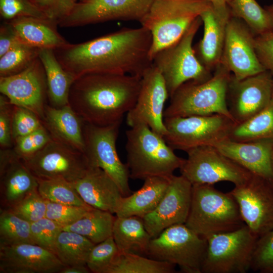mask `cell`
<instances>
[{"label":"cell","mask_w":273,"mask_h":273,"mask_svg":"<svg viewBox=\"0 0 273 273\" xmlns=\"http://www.w3.org/2000/svg\"><path fill=\"white\" fill-rule=\"evenodd\" d=\"M37 179V191L45 200L62 204L92 207L82 200L72 183L62 178Z\"/></svg>","instance_id":"8d00e7d4"},{"label":"cell","mask_w":273,"mask_h":273,"mask_svg":"<svg viewBox=\"0 0 273 273\" xmlns=\"http://www.w3.org/2000/svg\"><path fill=\"white\" fill-rule=\"evenodd\" d=\"M272 99H273V84H272V98H271Z\"/></svg>","instance_id":"6f0895ef"},{"label":"cell","mask_w":273,"mask_h":273,"mask_svg":"<svg viewBox=\"0 0 273 273\" xmlns=\"http://www.w3.org/2000/svg\"><path fill=\"white\" fill-rule=\"evenodd\" d=\"M90 270L87 265H74L65 266L59 273H88Z\"/></svg>","instance_id":"f5cc1de1"},{"label":"cell","mask_w":273,"mask_h":273,"mask_svg":"<svg viewBox=\"0 0 273 273\" xmlns=\"http://www.w3.org/2000/svg\"><path fill=\"white\" fill-rule=\"evenodd\" d=\"M23 160L37 178H62L71 183L83 177L91 167L83 153L53 140Z\"/></svg>","instance_id":"4fadbf2b"},{"label":"cell","mask_w":273,"mask_h":273,"mask_svg":"<svg viewBox=\"0 0 273 273\" xmlns=\"http://www.w3.org/2000/svg\"><path fill=\"white\" fill-rule=\"evenodd\" d=\"M201 23L200 17L197 18L177 41L159 51L152 59L165 81L170 98L185 82L205 81L212 75L198 60L193 47Z\"/></svg>","instance_id":"52a82bcc"},{"label":"cell","mask_w":273,"mask_h":273,"mask_svg":"<svg viewBox=\"0 0 273 273\" xmlns=\"http://www.w3.org/2000/svg\"><path fill=\"white\" fill-rule=\"evenodd\" d=\"M200 17L204 26L203 35L194 48L198 60L211 71L220 64L230 18L221 17L212 7L204 11Z\"/></svg>","instance_id":"4316f807"},{"label":"cell","mask_w":273,"mask_h":273,"mask_svg":"<svg viewBox=\"0 0 273 273\" xmlns=\"http://www.w3.org/2000/svg\"><path fill=\"white\" fill-rule=\"evenodd\" d=\"M245 224L258 238L273 229V185L252 173L230 192Z\"/></svg>","instance_id":"5bb4252c"},{"label":"cell","mask_w":273,"mask_h":273,"mask_svg":"<svg viewBox=\"0 0 273 273\" xmlns=\"http://www.w3.org/2000/svg\"><path fill=\"white\" fill-rule=\"evenodd\" d=\"M268 13L269 16L271 19L272 26V31H273V5L270 6H267L264 7Z\"/></svg>","instance_id":"db71d44e"},{"label":"cell","mask_w":273,"mask_h":273,"mask_svg":"<svg viewBox=\"0 0 273 273\" xmlns=\"http://www.w3.org/2000/svg\"><path fill=\"white\" fill-rule=\"evenodd\" d=\"M49 18L59 21L67 16L79 0H31Z\"/></svg>","instance_id":"7dc6e473"},{"label":"cell","mask_w":273,"mask_h":273,"mask_svg":"<svg viewBox=\"0 0 273 273\" xmlns=\"http://www.w3.org/2000/svg\"><path fill=\"white\" fill-rule=\"evenodd\" d=\"M41 121L53 140L84 153V121L69 104L61 107L46 104Z\"/></svg>","instance_id":"d4e9b609"},{"label":"cell","mask_w":273,"mask_h":273,"mask_svg":"<svg viewBox=\"0 0 273 273\" xmlns=\"http://www.w3.org/2000/svg\"><path fill=\"white\" fill-rule=\"evenodd\" d=\"M63 230L60 225L45 217L31 223V231L35 244L54 253L55 243Z\"/></svg>","instance_id":"ee69618b"},{"label":"cell","mask_w":273,"mask_h":273,"mask_svg":"<svg viewBox=\"0 0 273 273\" xmlns=\"http://www.w3.org/2000/svg\"><path fill=\"white\" fill-rule=\"evenodd\" d=\"M207 240L185 223L172 225L152 238L146 254L150 258L174 265L185 273H201Z\"/></svg>","instance_id":"9c48e42d"},{"label":"cell","mask_w":273,"mask_h":273,"mask_svg":"<svg viewBox=\"0 0 273 273\" xmlns=\"http://www.w3.org/2000/svg\"><path fill=\"white\" fill-rule=\"evenodd\" d=\"M214 11L221 17L229 19L230 13L228 7L230 0H209Z\"/></svg>","instance_id":"816d5d0a"},{"label":"cell","mask_w":273,"mask_h":273,"mask_svg":"<svg viewBox=\"0 0 273 273\" xmlns=\"http://www.w3.org/2000/svg\"><path fill=\"white\" fill-rule=\"evenodd\" d=\"M112 237L121 252H132V250H136L146 253L152 239L143 218L136 216H116Z\"/></svg>","instance_id":"f546056e"},{"label":"cell","mask_w":273,"mask_h":273,"mask_svg":"<svg viewBox=\"0 0 273 273\" xmlns=\"http://www.w3.org/2000/svg\"><path fill=\"white\" fill-rule=\"evenodd\" d=\"M272 166H273V149L272 151Z\"/></svg>","instance_id":"11a10c76"},{"label":"cell","mask_w":273,"mask_h":273,"mask_svg":"<svg viewBox=\"0 0 273 273\" xmlns=\"http://www.w3.org/2000/svg\"><path fill=\"white\" fill-rule=\"evenodd\" d=\"M38 57L44 69L51 105L61 107L68 105L70 90L76 78L62 67L54 50L40 49Z\"/></svg>","instance_id":"f1b7e54d"},{"label":"cell","mask_w":273,"mask_h":273,"mask_svg":"<svg viewBox=\"0 0 273 273\" xmlns=\"http://www.w3.org/2000/svg\"><path fill=\"white\" fill-rule=\"evenodd\" d=\"M254 45L260 62L273 76V31L256 35Z\"/></svg>","instance_id":"681fc988"},{"label":"cell","mask_w":273,"mask_h":273,"mask_svg":"<svg viewBox=\"0 0 273 273\" xmlns=\"http://www.w3.org/2000/svg\"><path fill=\"white\" fill-rule=\"evenodd\" d=\"M22 43L12 27L7 21L0 26V57L7 52Z\"/></svg>","instance_id":"f907efd6"},{"label":"cell","mask_w":273,"mask_h":273,"mask_svg":"<svg viewBox=\"0 0 273 273\" xmlns=\"http://www.w3.org/2000/svg\"><path fill=\"white\" fill-rule=\"evenodd\" d=\"M170 178L151 177L145 179L141 189L122 197L116 216H136L143 218L158 205L166 192Z\"/></svg>","instance_id":"83f0119b"},{"label":"cell","mask_w":273,"mask_h":273,"mask_svg":"<svg viewBox=\"0 0 273 273\" xmlns=\"http://www.w3.org/2000/svg\"><path fill=\"white\" fill-rule=\"evenodd\" d=\"M272 84L273 76L267 71L239 80L232 74L228 92L229 109L237 124L252 118L268 106Z\"/></svg>","instance_id":"ffe728a7"},{"label":"cell","mask_w":273,"mask_h":273,"mask_svg":"<svg viewBox=\"0 0 273 273\" xmlns=\"http://www.w3.org/2000/svg\"><path fill=\"white\" fill-rule=\"evenodd\" d=\"M211 7L209 0H154L139 22L152 35L151 60L159 51L177 41Z\"/></svg>","instance_id":"8992f818"},{"label":"cell","mask_w":273,"mask_h":273,"mask_svg":"<svg viewBox=\"0 0 273 273\" xmlns=\"http://www.w3.org/2000/svg\"><path fill=\"white\" fill-rule=\"evenodd\" d=\"M119 252L112 236L95 245L89 254L86 265L93 272L106 273Z\"/></svg>","instance_id":"f35d334b"},{"label":"cell","mask_w":273,"mask_h":273,"mask_svg":"<svg viewBox=\"0 0 273 273\" xmlns=\"http://www.w3.org/2000/svg\"><path fill=\"white\" fill-rule=\"evenodd\" d=\"M187 153L188 157L179 169L192 185L229 181L236 186L244 183L252 174L215 146L200 147Z\"/></svg>","instance_id":"8fae6325"},{"label":"cell","mask_w":273,"mask_h":273,"mask_svg":"<svg viewBox=\"0 0 273 273\" xmlns=\"http://www.w3.org/2000/svg\"><path fill=\"white\" fill-rule=\"evenodd\" d=\"M14 105L4 95L0 96L1 149L11 148L13 145L12 121Z\"/></svg>","instance_id":"c3c4849f"},{"label":"cell","mask_w":273,"mask_h":273,"mask_svg":"<svg viewBox=\"0 0 273 273\" xmlns=\"http://www.w3.org/2000/svg\"><path fill=\"white\" fill-rule=\"evenodd\" d=\"M87 1H88V0H79V2H85Z\"/></svg>","instance_id":"9f6ffc18"},{"label":"cell","mask_w":273,"mask_h":273,"mask_svg":"<svg viewBox=\"0 0 273 273\" xmlns=\"http://www.w3.org/2000/svg\"><path fill=\"white\" fill-rule=\"evenodd\" d=\"M126 165L130 178H170L185 159L177 156L163 136L142 124L126 131Z\"/></svg>","instance_id":"3957f363"},{"label":"cell","mask_w":273,"mask_h":273,"mask_svg":"<svg viewBox=\"0 0 273 273\" xmlns=\"http://www.w3.org/2000/svg\"><path fill=\"white\" fill-rule=\"evenodd\" d=\"M215 147L251 173L273 185L272 139L237 142L227 139Z\"/></svg>","instance_id":"603a6c76"},{"label":"cell","mask_w":273,"mask_h":273,"mask_svg":"<svg viewBox=\"0 0 273 273\" xmlns=\"http://www.w3.org/2000/svg\"><path fill=\"white\" fill-rule=\"evenodd\" d=\"M255 36L243 21L231 16L226 25L220 64L237 80L266 71L257 57Z\"/></svg>","instance_id":"e0dca14e"},{"label":"cell","mask_w":273,"mask_h":273,"mask_svg":"<svg viewBox=\"0 0 273 273\" xmlns=\"http://www.w3.org/2000/svg\"><path fill=\"white\" fill-rule=\"evenodd\" d=\"M231 16L243 21L256 36L272 31L269 15L256 0H230Z\"/></svg>","instance_id":"e575fe53"},{"label":"cell","mask_w":273,"mask_h":273,"mask_svg":"<svg viewBox=\"0 0 273 273\" xmlns=\"http://www.w3.org/2000/svg\"><path fill=\"white\" fill-rule=\"evenodd\" d=\"M167 129L163 138L174 150L185 151L200 147L215 146L229 138L237 123L218 114L164 118Z\"/></svg>","instance_id":"ba28073f"},{"label":"cell","mask_w":273,"mask_h":273,"mask_svg":"<svg viewBox=\"0 0 273 273\" xmlns=\"http://www.w3.org/2000/svg\"><path fill=\"white\" fill-rule=\"evenodd\" d=\"M64 266L54 253L34 244L0 246L1 273H59Z\"/></svg>","instance_id":"44dd1931"},{"label":"cell","mask_w":273,"mask_h":273,"mask_svg":"<svg viewBox=\"0 0 273 273\" xmlns=\"http://www.w3.org/2000/svg\"><path fill=\"white\" fill-rule=\"evenodd\" d=\"M0 16L5 21L23 17L48 18L31 0H0Z\"/></svg>","instance_id":"f6af8a7d"},{"label":"cell","mask_w":273,"mask_h":273,"mask_svg":"<svg viewBox=\"0 0 273 273\" xmlns=\"http://www.w3.org/2000/svg\"><path fill=\"white\" fill-rule=\"evenodd\" d=\"M231 76V73L220 64L208 80L185 82L170 97L164 118L218 114L235 121L227 103Z\"/></svg>","instance_id":"5b68a950"},{"label":"cell","mask_w":273,"mask_h":273,"mask_svg":"<svg viewBox=\"0 0 273 273\" xmlns=\"http://www.w3.org/2000/svg\"><path fill=\"white\" fill-rule=\"evenodd\" d=\"M169 97L165 81L153 64L142 77L141 89L133 107L126 114L130 127L144 124L162 136L167 133L164 105Z\"/></svg>","instance_id":"2e32d148"},{"label":"cell","mask_w":273,"mask_h":273,"mask_svg":"<svg viewBox=\"0 0 273 273\" xmlns=\"http://www.w3.org/2000/svg\"><path fill=\"white\" fill-rule=\"evenodd\" d=\"M72 184L88 205L112 214H115L124 197L115 181L98 167H90L83 177Z\"/></svg>","instance_id":"cb8c5ba5"},{"label":"cell","mask_w":273,"mask_h":273,"mask_svg":"<svg viewBox=\"0 0 273 273\" xmlns=\"http://www.w3.org/2000/svg\"><path fill=\"white\" fill-rule=\"evenodd\" d=\"M121 123L100 126L84 122V154L91 167L105 171L117 184L123 196L132 193L129 185V171L121 161L116 141Z\"/></svg>","instance_id":"7c38bea8"},{"label":"cell","mask_w":273,"mask_h":273,"mask_svg":"<svg viewBox=\"0 0 273 273\" xmlns=\"http://www.w3.org/2000/svg\"><path fill=\"white\" fill-rule=\"evenodd\" d=\"M175 266L133 252H119L106 273H173Z\"/></svg>","instance_id":"836d02e7"},{"label":"cell","mask_w":273,"mask_h":273,"mask_svg":"<svg viewBox=\"0 0 273 273\" xmlns=\"http://www.w3.org/2000/svg\"><path fill=\"white\" fill-rule=\"evenodd\" d=\"M154 0H88L78 2L72 12L58 22L61 27H73L122 20L140 22Z\"/></svg>","instance_id":"9a60e30c"},{"label":"cell","mask_w":273,"mask_h":273,"mask_svg":"<svg viewBox=\"0 0 273 273\" xmlns=\"http://www.w3.org/2000/svg\"><path fill=\"white\" fill-rule=\"evenodd\" d=\"M0 92L13 105L30 110L41 120L48 96L46 73L39 57L23 71L0 77Z\"/></svg>","instance_id":"ac0fdd59"},{"label":"cell","mask_w":273,"mask_h":273,"mask_svg":"<svg viewBox=\"0 0 273 273\" xmlns=\"http://www.w3.org/2000/svg\"><path fill=\"white\" fill-rule=\"evenodd\" d=\"M258 238L246 224L209 237L201 273H246Z\"/></svg>","instance_id":"30bf717a"},{"label":"cell","mask_w":273,"mask_h":273,"mask_svg":"<svg viewBox=\"0 0 273 273\" xmlns=\"http://www.w3.org/2000/svg\"><path fill=\"white\" fill-rule=\"evenodd\" d=\"M185 224L206 239L245 224L231 193H223L206 184L193 185L191 207Z\"/></svg>","instance_id":"277c9868"},{"label":"cell","mask_w":273,"mask_h":273,"mask_svg":"<svg viewBox=\"0 0 273 273\" xmlns=\"http://www.w3.org/2000/svg\"><path fill=\"white\" fill-rule=\"evenodd\" d=\"M150 32L143 26L118 31L54 50L62 67L75 78L89 73L142 77L152 65Z\"/></svg>","instance_id":"6da1fadb"},{"label":"cell","mask_w":273,"mask_h":273,"mask_svg":"<svg viewBox=\"0 0 273 273\" xmlns=\"http://www.w3.org/2000/svg\"><path fill=\"white\" fill-rule=\"evenodd\" d=\"M9 209L32 223L46 217L47 202L37 189L29 193Z\"/></svg>","instance_id":"60d3db41"},{"label":"cell","mask_w":273,"mask_h":273,"mask_svg":"<svg viewBox=\"0 0 273 273\" xmlns=\"http://www.w3.org/2000/svg\"><path fill=\"white\" fill-rule=\"evenodd\" d=\"M251 268L260 273H273V229L258 238Z\"/></svg>","instance_id":"b9f144b4"},{"label":"cell","mask_w":273,"mask_h":273,"mask_svg":"<svg viewBox=\"0 0 273 273\" xmlns=\"http://www.w3.org/2000/svg\"><path fill=\"white\" fill-rule=\"evenodd\" d=\"M7 22L22 43L39 49L56 50L69 43L58 32V22L49 18L23 17Z\"/></svg>","instance_id":"484cf974"},{"label":"cell","mask_w":273,"mask_h":273,"mask_svg":"<svg viewBox=\"0 0 273 273\" xmlns=\"http://www.w3.org/2000/svg\"><path fill=\"white\" fill-rule=\"evenodd\" d=\"M141 82L142 77L129 74H86L74 81L68 104L86 123H121L136 103Z\"/></svg>","instance_id":"7a4b0ae2"},{"label":"cell","mask_w":273,"mask_h":273,"mask_svg":"<svg viewBox=\"0 0 273 273\" xmlns=\"http://www.w3.org/2000/svg\"><path fill=\"white\" fill-rule=\"evenodd\" d=\"M229 139L248 142L260 139L273 140V99L261 112L240 124L231 131Z\"/></svg>","instance_id":"d6a6232c"},{"label":"cell","mask_w":273,"mask_h":273,"mask_svg":"<svg viewBox=\"0 0 273 273\" xmlns=\"http://www.w3.org/2000/svg\"><path fill=\"white\" fill-rule=\"evenodd\" d=\"M31 223L17 215L11 210L1 208L0 246L24 243L34 244Z\"/></svg>","instance_id":"d590c367"},{"label":"cell","mask_w":273,"mask_h":273,"mask_svg":"<svg viewBox=\"0 0 273 273\" xmlns=\"http://www.w3.org/2000/svg\"><path fill=\"white\" fill-rule=\"evenodd\" d=\"M52 140L43 125L31 133L14 140L12 148L19 158L25 160L35 154Z\"/></svg>","instance_id":"ab89813d"},{"label":"cell","mask_w":273,"mask_h":273,"mask_svg":"<svg viewBox=\"0 0 273 273\" xmlns=\"http://www.w3.org/2000/svg\"><path fill=\"white\" fill-rule=\"evenodd\" d=\"M37 186V178L12 148L1 149V208H12Z\"/></svg>","instance_id":"7402d4cb"},{"label":"cell","mask_w":273,"mask_h":273,"mask_svg":"<svg viewBox=\"0 0 273 273\" xmlns=\"http://www.w3.org/2000/svg\"><path fill=\"white\" fill-rule=\"evenodd\" d=\"M43 126L39 117L30 110L14 105L12 121L13 141L28 134Z\"/></svg>","instance_id":"bcb514c9"},{"label":"cell","mask_w":273,"mask_h":273,"mask_svg":"<svg viewBox=\"0 0 273 273\" xmlns=\"http://www.w3.org/2000/svg\"><path fill=\"white\" fill-rule=\"evenodd\" d=\"M46 217L62 228L69 225L83 216L93 207L57 203L46 200Z\"/></svg>","instance_id":"7bdbcfd3"},{"label":"cell","mask_w":273,"mask_h":273,"mask_svg":"<svg viewBox=\"0 0 273 273\" xmlns=\"http://www.w3.org/2000/svg\"><path fill=\"white\" fill-rule=\"evenodd\" d=\"M115 218L110 212L93 208L77 221L63 228V230L80 234L97 244L112 236Z\"/></svg>","instance_id":"4dcf8cb0"},{"label":"cell","mask_w":273,"mask_h":273,"mask_svg":"<svg viewBox=\"0 0 273 273\" xmlns=\"http://www.w3.org/2000/svg\"><path fill=\"white\" fill-rule=\"evenodd\" d=\"M40 49L20 43L0 57V77L18 74L38 57Z\"/></svg>","instance_id":"74e56055"},{"label":"cell","mask_w":273,"mask_h":273,"mask_svg":"<svg viewBox=\"0 0 273 273\" xmlns=\"http://www.w3.org/2000/svg\"><path fill=\"white\" fill-rule=\"evenodd\" d=\"M192 188V184L182 175H173L170 178L158 205L143 218L152 238L172 225L185 223L191 207Z\"/></svg>","instance_id":"d6986e66"},{"label":"cell","mask_w":273,"mask_h":273,"mask_svg":"<svg viewBox=\"0 0 273 273\" xmlns=\"http://www.w3.org/2000/svg\"><path fill=\"white\" fill-rule=\"evenodd\" d=\"M95 245L80 234L63 230L57 238L54 253L65 266L86 265Z\"/></svg>","instance_id":"1f68e13d"}]
</instances>
